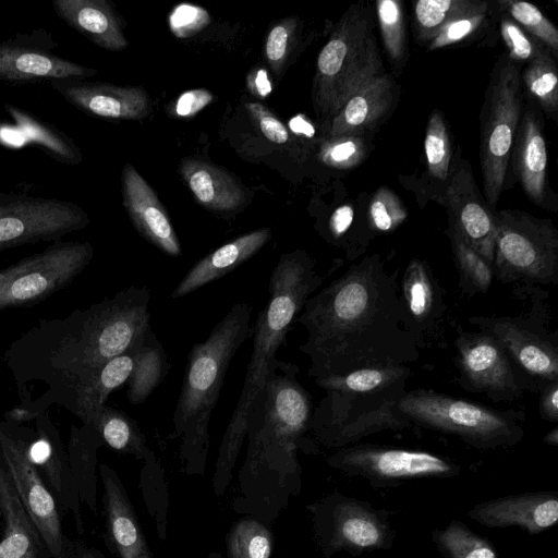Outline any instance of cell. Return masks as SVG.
Listing matches in <instances>:
<instances>
[{
  "label": "cell",
  "instance_id": "6da1fadb",
  "mask_svg": "<svg viewBox=\"0 0 558 558\" xmlns=\"http://www.w3.org/2000/svg\"><path fill=\"white\" fill-rule=\"evenodd\" d=\"M150 293L131 286L64 318L39 320L5 351L22 407L74 413L77 397L100 368L129 351L150 328Z\"/></svg>",
  "mask_w": 558,
  "mask_h": 558
},
{
  "label": "cell",
  "instance_id": "7a4b0ae2",
  "mask_svg": "<svg viewBox=\"0 0 558 558\" xmlns=\"http://www.w3.org/2000/svg\"><path fill=\"white\" fill-rule=\"evenodd\" d=\"M294 322L307 338L300 347L314 379L418 360V343L408 330L396 275L379 255L364 257L311 295Z\"/></svg>",
  "mask_w": 558,
  "mask_h": 558
},
{
  "label": "cell",
  "instance_id": "3957f363",
  "mask_svg": "<svg viewBox=\"0 0 558 558\" xmlns=\"http://www.w3.org/2000/svg\"><path fill=\"white\" fill-rule=\"evenodd\" d=\"M299 371L295 364L278 360L246 421V450L231 509L268 525L302 490L298 451H319L310 437L312 397L299 383Z\"/></svg>",
  "mask_w": 558,
  "mask_h": 558
},
{
  "label": "cell",
  "instance_id": "277c9868",
  "mask_svg": "<svg viewBox=\"0 0 558 558\" xmlns=\"http://www.w3.org/2000/svg\"><path fill=\"white\" fill-rule=\"evenodd\" d=\"M314 259L303 250L284 253L269 280V302L253 327V351L243 388L222 436L213 475V492L220 498L228 489L246 435L251 407L277 363V352L305 301L323 283Z\"/></svg>",
  "mask_w": 558,
  "mask_h": 558
},
{
  "label": "cell",
  "instance_id": "5b68a950",
  "mask_svg": "<svg viewBox=\"0 0 558 558\" xmlns=\"http://www.w3.org/2000/svg\"><path fill=\"white\" fill-rule=\"evenodd\" d=\"M253 336L251 307L236 303L195 343L189 354L173 413V437L179 441L182 472L203 476L210 446L209 421L221 391L227 369L244 341Z\"/></svg>",
  "mask_w": 558,
  "mask_h": 558
},
{
  "label": "cell",
  "instance_id": "8992f818",
  "mask_svg": "<svg viewBox=\"0 0 558 558\" xmlns=\"http://www.w3.org/2000/svg\"><path fill=\"white\" fill-rule=\"evenodd\" d=\"M383 73L368 9L351 7L319 51L313 83L317 113L332 118L363 85Z\"/></svg>",
  "mask_w": 558,
  "mask_h": 558
},
{
  "label": "cell",
  "instance_id": "52a82bcc",
  "mask_svg": "<svg viewBox=\"0 0 558 558\" xmlns=\"http://www.w3.org/2000/svg\"><path fill=\"white\" fill-rule=\"evenodd\" d=\"M396 409L412 425L454 435L477 450L513 447L524 437L522 411L495 410L434 390H407Z\"/></svg>",
  "mask_w": 558,
  "mask_h": 558
},
{
  "label": "cell",
  "instance_id": "ba28073f",
  "mask_svg": "<svg viewBox=\"0 0 558 558\" xmlns=\"http://www.w3.org/2000/svg\"><path fill=\"white\" fill-rule=\"evenodd\" d=\"M494 277L515 293L558 283V231L548 219L508 209L495 214Z\"/></svg>",
  "mask_w": 558,
  "mask_h": 558
},
{
  "label": "cell",
  "instance_id": "9c48e42d",
  "mask_svg": "<svg viewBox=\"0 0 558 558\" xmlns=\"http://www.w3.org/2000/svg\"><path fill=\"white\" fill-rule=\"evenodd\" d=\"M314 542L324 558L338 553L359 557L365 553L388 550L396 531L391 511L338 490L305 506Z\"/></svg>",
  "mask_w": 558,
  "mask_h": 558
},
{
  "label": "cell",
  "instance_id": "30bf717a",
  "mask_svg": "<svg viewBox=\"0 0 558 558\" xmlns=\"http://www.w3.org/2000/svg\"><path fill=\"white\" fill-rule=\"evenodd\" d=\"M521 83L520 64L501 57L485 95L480 146L484 198L493 210L504 189L521 117Z\"/></svg>",
  "mask_w": 558,
  "mask_h": 558
},
{
  "label": "cell",
  "instance_id": "8fae6325",
  "mask_svg": "<svg viewBox=\"0 0 558 558\" xmlns=\"http://www.w3.org/2000/svg\"><path fill=\"white\" fill-rule=\"evenodd\" d=\"M405 392V388L371 393L326 391L313 410L312 438L324 448L340 449L376 433L409 428L412 424L396 409Z\"/></svg>",
  "mask_w": 558,
  "mask_h": 558
},
{
  "label": "cell",
  "instance_id": "7c38bea8",
  "mask_svg": "<svg viewBox=\"0 0 558 558\" xmlns=\"http://www.w3.org/2000/svg\"><path fill=\"white\" fill-rule=\"evenodd\" d=\"M94 256L87 241H57L0 270V312L35 305L68 287Z\"/></svg>",
  "mask_w": 558,
  "mask_h": 558
},
{
  "label": "cell",
  "instance_id": "4fadbf2b",
  "mask_svg": "<svg viewBox=\"0 0 558 558\" xmlns=\"http://www.w3.org/2000/svg\"><path fill=\"white\" fill-rule=\"evenodd\" d=\"M331 469L366 481L375 489L396 488L413 480L450 478L461 468L451 459L429 451L354 444L326 458Z\"/></svg>",
  "mask_w": 558,
  "mask_h": 558
},
{
  "label": "cell",
  "instance_id": "5bb4252c",
  "mask_svg": "<svg viewBox=\"0 0 558 558\" xmlns=\"http://www.w3.org/2000/svg\"><path fill=\"white\" fill-rule=\"evenodd\" d=\"M469 323L502 345L526 391L558 381V336L541 315L472 316Z\"/></svg>",
  "mask_w": 558,
  "mask_h": 558
},
{
  "label": "cell",
  "instance_id": "9a60e30c",
  "mask_svg": "<svg viewBox=\"0 0 558 558\" xmlns=\"http://www.w3.org/2000/svg\"><path fill=\"white\" fill-rule=\"evenodd\" d=\"M32 435V430L1 421L0 457L50 556L62 558L70 538L63 532L54 496L28 457L27 448Z\"/></svg>",
  "mask_w": 558,
  "mask_h": 558
},
{
  "label": "cell",
  "instance_id": "2e32d148",
  "mask_svg": "<svg viewBox=\"0 0 558 558\" xmlns=\"http://www.w3.org/2000/svg\"><path fill=\"white\" fill-rule=\"evenodd\" d=\"M89 223L87 213L73 202L0 193V252L57 241Z\"/></svg>",
  "mask_w": 558,
  "mask_h": 558
},
{
  "label": "cell",
  "instance_id": "e0dca14e",
  "mask_svg": "<svg viewBox=\"0 0 558 558\" xmlns=\"http://www.w3.org/2000/svg\"><path fill=\"white\" fill-rule=\"evenodd\" d=\"M454 340L459 383L466 391L483 393L494 402L523 397L525 385L502 345L489 333L457 328Z\"/></svg>",
  "mask_w": 558,
  "mask_h": 558
},
{
  "label": "cell",
  "instance_id": "ac0fdd59",
  "mask_svg": "<svg viewBox=\"0 0 558 558\" xmlns=\"http://www.w3.org/2000/svg\"><path fill=\"white\" fill-rule=\"evenodd\" d=\"M58 43L44 28L16 34L0 43V81L11 84L86 80L97 70L57 56Z\"/></svg>",
  "mask_w": 558,
  "mask_h": 558
},
{
  "label": "cell",
  "instance_id": "d6986e66",
  "mask_svg": "<svg viewBox=\"0 0 558 558\" xmlns=\"http://www.w3.org/2000/svg\"><path fill=\"white\" fill-rule=\"evenodd\" d=\"M447 181L446 202L452 218L451 227L493 266L496 213L480 193L470 165L459 153Z\"/></svg>",
  "mask_w": 558,
  "mask_h": 558
},
{
  "label": "cell",
  "instance_id": "ffe728a7",
  "mask_svg": "<svg viewBox=\"0 0 558 558\" xmlns=\"http://www.w3.org/2000/svg\"><path fill=\"white\" fill-rule=\"evenodd\" d=\"M36 432L28 442L27 453L54 496L58 505L71 513L76 530L84 532L82 504L75 489L68 460V453L60 435L48 416L41 412L35 420Z\"/></svg>",
  "mask_w": 558,
  "mask_h": 558
},
{
  "label": "cell",
  "instance_id": "44dd1931",
  "mask_svg": "<svg viewBox=\"0 0 558 558\" xmlns=\"http://www.w3.org/2000/svg\"><path fill=\"white\" fill-rule=\"evenodd\" d=\"M102 484L105 539L118 558H155L119 474L108 464L98 466Z\"/></svg>",
  "mask_w": 558,
  "mask_h": 558
},
{
  "label": "cell",
  "instance_id": "7402d4cb",
  "mask_svg": "<svg viewBox=\"0 0 558 558\" xmlns=\"http://www.w3.org/2000/svg\"><path fill=\"white\" fill-rule=\"evenodd\" d=\"M466 515L486 527L517 526L530 535L541 534L558 521V493L544 490L497 497L474 505Z\"/></svg>",
  "mask_w": 558,
  "mask_h": 558
},
{
  "label": "cell",
  "instance_id": "603a6c76",
  "mask_svg": "<svg viewBox=\"0 0 558 558\" xmlns=\"http://www.w3.org/2000/svg\"><path fill=\"white\" fill-rule=\"evenodd\" d=\"M50 85L70 105L86 114L141 120L149 113V97L142 86H118L78 78L53 80Z\"/></svg>",
  "mask_w": 558,
  "mask_h": 558
},
{
  "label": "cell",
  "instance_id": "cb8c5ba5",
  "mask_svg": "<svg viewBox=\"0 0 558 558\" xmlns=\"http://www.w3.org/2000/svg\"><path fill=\"white\" fill-rule=\"evenodd\" d=\"M122 195L136 230L167 255L180 256L181 244L166 209L151 186L130 163L122 170Z\"/></svg>",
  "mask_w": 558,
  "mask_h": 558
},
{
  "label": "cell",
  "instance_id": "d4e9b609",
  "mask_svg": "<svg viewBox=\"0 0 558 558\" xmlns=\"http://www.w3.org/2000/svg\"><path fill=\"white\" fill-rule=\"evenodd\" d=\"M396 89L387 73L368 81L330 119L327 137L363 136L374 130L391 109Z\"/></svg>",
  "mask_w": 558,
  "mask_h": 558
},
{
  "label": "cell",
  "instance_id": "484cf974",
  "mask_svg": "<svg viewBox=\"0 0 558 558\" xmlns=\"http://www.w3.org/2000/svg\"><path fill=\"white\" fill-rule=\"evenodd\" d=\"M400 299L407 328L420 345L425 335L437 327L446 311L441 289L424 260L413 258L408 264Z\"/></svg>",
  "mask_w": 558,
  "mask_h": 558
},
{
  "label": "cell",
  "instance_id": "4316f807",
  "mask_svg": "<svg viewBox=\"0 0 558 558\" xmlns=\"http://www.w3.org/2000/svg\"><path fill=\"white\" fill-rule=\"evenodd\" d=\"M0 558H52L23 507L0 457Z\"/></svg>",
  "mask_w": 558,
  "mask_h": 558
},
{
  "label": "cell",
  "instance_id": "83f0119b",
  "mask_svg": "<svg viewBox=\"0 0 558 558\" xmlns=\"http://www.w3.org/2000/svg\"><path fill=\"white\" fill-rule=\"evenodd\" d=\"M57 15L70 27L106 50L120 51L129 43L120 15L107 0H54Z\"/></svg>",
  "mask_w": 558,
  "mask_h": 558
},
{
  "label": "cell",
  "instance_id": "f1b7e54d",
  "mask_svg": "<svg viewBox=\"0 0 558 558\" xmlns=\"http://www.w3.org/2000/svg\"><path fill=\"white\" fill-rule=\"evenodd\" d=\"M268 228L245 233L198 260L171 292L172 299L187 295L226 276L254 256L270 239Z\"/></svg>",
  "mask_w": 558,
  "mask_h": 558
},
{
  "label": "cell",
  "instance_id": "f546056e",
  "mask_svg": "<svg viewBox=\"0 0 558 558\" xmlns=\"http://www.w3.org/2000/svg\"><path fill=\"white\" fill-rule=\"evenodd\" d=\"M513 149L517 177L527 197L541 205L546 195L547 148L535 111L526 108L518 124Z\"/></svg>",
  "mask_w": 558,
  "mask_h": 558
},
{
  "label": "cell",
  "instance_id": "4dcf8cb0",
  "mask_svg": "<svg viewBox=\"0 0 558 558\" xmlns=\"http://www.w3.org/2000/svg\"><path fill=\"white\" fill-rule=\"evenodd\" d=\"M180 173L197 202L208 209L234 210L245 201V193L235 178L215 165L184 159Z\"/></svg>",
  "mask_w": 558,
  "mask_h": 558
},
{
  "label": "cell",
  "instance_id": "1f68e13d",
  "mask_svg": "<svg viewBox=\"0 0 558 558\" xmlns=\"http://www.w3.org/2000/svg\"><path fill=\"white\" fill-rule=\"evenodd\" d=\"M104 445L97 432L86 424L73 425L68 445V460L80 501L97 512V452Z\"/></svg>",
  "mask_w": 558,
  "mask_h": 558
},
{
  "label": "cell",
  "instance_id": "d6a6232c",
  "mask_svg": "<svg viewBox=\"0 0 558 558\" xmlns=\"http://www.w3.org/2000/svg\"><path fill=\"white\" fill-rule=\"evenodd\" d=\"M133 368L128 378L126 397L138 405L161 384L169 371L166 352L151 327L133 344Z\"/></svg>",
  "mask_w": 558,
  "mask_h": 558
},
{
  "label": "cell",
  "instance_id": "836d02e7",
  "mask_svg": "<svg viewBox=\"0 0 558 558\" xmlns=\"http://www.w3.org/2000/svg\"><path fill=\"white\" fill-rule=\"evenodd\" d=\"M4 109L21 132L49 157L66 166L82 162L78 146L63 131L14 105L5 104Z\"/></svg>",
  "mask_w": 558,
  "mask_h": 558
},
{
  "label": "cell",
  "instance_id": "e575fe53",
  "mask_svg": "<svg viewBox=\"0 0 558 558\" xmlns=\"http://www.w3.org/2000/svg\"><path fill=\"white\" fill-rule=\"evenodd\" d=\"M133 368L132 348L107 362L77 397L74 415L89 424L109 395L128 381Z\"/></svg>",
  "mask_w": 558,
  "mask_h": 558
},
{
  "label": "cell",
  "instance_id": "d590c367",
  "mask_svg": "<svg viewBox=\"0 0 558 558\" xmlns=\"http://www.w3.org/2000/svg\"><path fill=\"white\" fill-rule=\"evenodd\" d=\"M87 425L114 451L143 460L148 450L146 437L136 421L121 410L105 404Z\"/></svg>",
  "mask_w": 558,
  "mask_h": 558
},
{
  "label": "cell",
  "instance_id": "8d00e7d4",
  "mask_svg": "<svg viewBox=\"0 0 558 558\" xmlns=\"http://www.w3.org/2000/svg\"><path fill=\"white\" fill-rule=\"evenodd\" d=\"M411 375L405 365L356 369L340 376L314 379L325 391L371 393L405 388Z\"/></svg>",
  "mask_w": 558,
  "mask_h": 558
},
{
  "label": "cell",
  "instance_id": "74e56055",
  "mask_svg": "<svg viewBox=\"0 0 558 558\" xmlns=\"http://www.w3.org/2000/svg\"><path fill=\"white\" fill-rule=\"evenodd\" d=\"M138 487L157 536L163 542L168 533L169 483L161 462L150 448L143 458Z\"/></svg>",
  "mask_w": 558,
  "mask_h": 558
},
{
  "label": "cell",
  "instance_id": "f35d334b",
  "mask_svg": "<svg viewBox=\"0 0 558 558\" xmlns=\"http://www.w3.org/2000/svg\"><path fill=\"white\" fill-rule=\"evenodd\" d=\"M432 542L442 558H499L493 543L453 519L432 531Z\"/></svg>",
  "mask_w": 558,
  "mask_h": 558
},
{
  "label": "cell",
  "instance_id": "ab89813d",
  "mask_svg": "<svg viewBox=\"0 0 558 558\" xmlns=\"http://www.w3.org/2000/svg\"><path fill=\"white\" fill-rule=\"evenodd\" d=\"M225 558H271L275 536L269 525L244 515L229 529Z\"/></svg>",
  "mask_w": 558,
  "mask_h": 558
},
{
  "label": "cell",
  "instance_id": "60d3db41",
  "mask_svg": "<svg viewBox=\"0 0 558 558\" xmlns=\"http://www.w3.org/2000/svg\"><path fill=\"white\" fill-rule=\"evenodd\" d=\"M521 81L529 95L554 117L558 110V74L555 58L548 49L526 64Z\"/></svg>",
  "mask_w": 558,
  "mask_h": 558
},
{
  "label": "cell",
  "instance_id": "b9f144b4",
  "mask_svg": "<svg viewBox=\"0 0 558 558\" xmlns=\"http://www.w3.org/2000/svg\"><path fill=\"white\" fill-rule=\"evenodd\" d=\"M449 234L461 290L471 295L486 293L493 283V266L476 253L452 227Z\"/></svg>",
  "mask_w": 558,
  "mask_h": 558
},
{
  "label": "cell",
  "instance_id": "7bdbcfd3",
  "mask_svg": "<svg viewBox=\"0 0 558 558\" xmlns=\"http://www.w3.org/2000/svg\"><path fill=\"white\" fill-rule=\"evenodd\" d=\"M478 0H418L414 26L421 43H429L449 22L480 4Z\"/></svg>",
  "mask_w": 558,
  "mask_h": 558
},
{
  "label": "cell",
  "instance_id": "ee69618b",
  "mask_svg": "<svg viewBox=\"0 0 558 558\" xmlns=\"http://www.w3.org/2000/svg\"><path fill=\"white\" fill-rule=\"evenodd\" d=\"M376 14L387 57L395 68L401 69L408 54L402 2L378 0L376 1Z\"/></svg>",
  "mask_w": 558,
  "mask_h": 558
},
{
  "label": "cell",
  "instance_id": "f6af8a7d",
  "mask_svg": "<svg viewBox=\"0 0 558 558\" xmlns=\"http://www.w3.org/2000/svg\"><path fill=\"white\" fill-rule=\"evenodd\" d=\"M497 4L502 13L536 38L554 57L558 54V29L536 5L518 0H500Z\"/></svg>",
  "mask_w": 558,
  "mask_h": 558
},
{
  "label": "cell",
  "instance_id": "bcb514c9",
  "mask_svg": "<svg viewBox=\"0 0 558 558\" xmlns=\"http://www.w3.org/2000/svg\"><path fill=\"white\" fill-rule=\"evenodd\" d=\"M424 148L429 175L439 181H447L450 172L451 144L446 121L438 109L429 117Z\"/></svg>",
  "mask_w": 558,
  "mask_h": 558
},
{
  "label": "cell",
  "instance_id": "7dc6e473",
  "mask_svg": "<svg viewBox=\"0 0 558 558\" xmlns=\"http://www.w3.org/2000/svg\"><path fill=\"white\" fill-rule=\"evenodd\" d=\"M367 151L363 136L327 137L320 145L318 157L328 167L351 169L366 158Z\"/></svg>",
  "mask_w": 558,
  "mask_h": 558
},
{
  "label": "cell",
  "instance_id": "c3c4849f",
  "mask_svg": "<svg viewBox=\"0 0 558 558\" xmlns=\"http://www.w3.org/2000/svg\"><path fill=\"white\" fill-rule=\"evenodd\" d=\"M488 11V2L481 1L478 5L444 26L427 44V49L432 51L466 40L483 26L487 19Z\"/></svg>",
  "mask_w": 558,
  "mask_h": 558
},
{
  "label": "cell",
  "instance_id": "681fc988",
  "mask_svg": "<svg viewBox=\"0 0 558 558\" xmlns=\"http://www.w3.org/2000/svg\"><path fill=\"white\" fill-rule=\"evenodd\" d=\"M408 217V211L397 194L381 186L373 195L368 206V221L373 230L390 232Z\"/></svg>",
  "mask_w": 558,
  "mask_h": 558
},
{
  "label": "cell",
  "instance_id": "f907efd6",
  "mask_svg": "<svg viewBox=\"0 0 558 558\" xmlns=\"http://www.w3.org/2000/svg\"><path fill=\"white\" fill-rule=\"evenodd\" d=\"M296 28L298 20L291 16L275 24L267 35L265 58L272 72L277 75L283 72L293 49Z\"/></svg>",
  "mask_w": 558,
  "mask_h": 558
},
{
  "label": "cell",
  "instance_id": "816d5d0a",
  "mask_svg": "<svg viewBox=\"0 0 558 558\" xmlns=\"http://www.w3.org/2000/svg\"><path fill=\"white\" fill-rule=\"evenodd\" d=\"M500 34L509 51L507 56L513 62L529 63L546 49L505 13L500 19Z\"/></svg>",
  "mask_w": 558,
  "mask_h": 558
},
{
  "label": "cell",
  "instance_id": "f5cc1de1",
  "mask_svg": "<svg viewBox=\"0 0 558 558\" xmlns=\"http://www.w3.org/2000/svg\"><path fill=\"white\" fill-rule=\"evenodd\" d=\"M210 21L207 11L201 7L182 3L169 15V26L174 36L186 38L202 31Z\"/></svg>",
  "mask_w": 558,
  "mask_h": 558
},
{
  "label": "cell",
  "instance_id": "db71d44e",
  "mask_svg": "<svg viewBox=\"0 0 558 558\" xmlns=\"http://www.w3.org/2000/svg\"><path fill=\"white\" fill-rule=\"evenodd\" d=\"M245 107L266 138L276 144L288 141L287 128L268 108L259 102H248Z\"/></svg>",
  "mask_w": 558,
  "mask_h": 558
},
{
  "label": "cell",
  "instance_id": "11a10c76",
  "mask_svg": "<svg viewBox=\"0 0 558 558\" xmlns=\"http://www.w3.org/2000/svg\"><path fill=\"white\" fill-rule=\"evenodd\" d=\"M214 100V95L204 88L183 93L178 98L174 109L179 117H193Z\"/></svg>",
  "mask_w": 558,
  "mask_h": 558
},
{
  "label": "cell",
  "instance_id": "9f6ffc18",
  "mask_svg": "<svg viewBox=\"0 0 558 558\" xmlns=\"http://www.w3.org/2000/svg\"><path fill=\"white\" fill-rule=\"evenodd\" d=\"M354 219V210L351 205L338 207L330 216L328 230L333 240L342 239L350 230Z\"/></svg>",
  "mask_w": 558,
  "mask_h": 558
},
{
  "label": "cell",
  "instance_id": "6f0895ef",
  "mask_svg": "<svg viewBox=\"0 0 558 558\" xmlns=\"http://www.w3.org/2000/svg\"><path fill=\"white\" fill-rule=\"evenodd\" d=\"M539 414L549 423L558 422V381L551 383L541 391Z\"/></svg>",
  "mask_w": 558,
  "mask_h": 558
},
{
  "label": "cell",
  "instance_id": "680465c9",
  "mask_svg": "<svg viewBox=\"0 0 558 558\" xmlns=\"http://www.w3.org/2000/svg\"><path fill=\"white\" fill-rule=\"evenodd\" d=\"M62 558H106L97 548L89 546L81 539H69Z\"/></svg>",
  "mask_w": 558,
  "mask_h": 558
},
{
  "label": "cell",
  "instance_id": "91938a15",
  "mask_svg": "<svg viewBox=\"0 0 558 558\" xmlns=\"http://www.w3.org/2000/svg\"><path fill=\"white\" fill-rule=\"evenodd\" d=\"M247 86L253 94L263 98L271 92V83L264 69L255 70L247 76Z\"/></svg>",
  "mask_w": 558,
  "mask_h": 558
},
{
  "label": "cell",
  "instance_id": "94428289",
  "mask_svg": "<svg viewBox=\"0 0 558 558\" xmlns=\"http://www.w3.org/2000/svg\"><path fill=\"white\" fill-rule=\"evenodd\" d=\"M40 413L31 411L22 405H17L4 413V421L20 426L23 423L35 421Z\"/></svg>",
  "mask_w": 558,
  "mask_h": 558
},
{
  "label": "cell",
  "instance_id": "6125c7cd",
  "mask_svg": "<svg viewBox=\"0 0 558 558\" xmlns=\"http://www.w3.org/2000/svg\"><path fill=\"white\" fill-rule=\"evenodd\" d=\"M289 125L290 129L299 135H303L305 137L311 138L315 134V129L313 124L303 114H299L291 119Z\"/></svg>",
  "mask_w": 558,
  "mask_h": 558
},
{
  "label": "cell",
  "instance_id": "be15d7a7",
  "mask_svg": "<svg viewBox=\"0 0 558 558\" xmlns=\"http://www.w3.org/2000/svg\"><path fill=\"white\" fill-rule=\"evenodd\" d=\"M544 442L550 446H558V428L554 427L543 438Z\"/></svg>",
  "mask_w": 558,
  "mask_h": 558
},
{
  "label": "cell",
  "instance_id": "e7e4bbea",
  "mask_svg": "<svg viewBox=\"0 0 558 558\" xmlns=\"http://www.w3.org/2000/svg\"><path fill=\"white\" fill-rule=\"evenodd\" d=\"M207 558H223L222 555L219 551H210L207 556Z\"/></svg>",
  "mask_w": 558,
  "mask_h": 558
}]
</instances>
